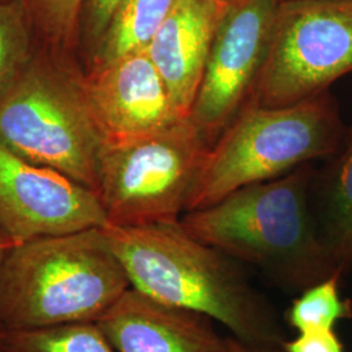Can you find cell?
<instances>
[{
    "mask_svg": "<svg viewBox=\"0 0 352 352\" xmlns=\"http://www.w3.org/2000/svg\"><path fill=\"white\" fill-rule=\"evenodd\" d=\"M312 164L286 175L236 189L180 225L195 239L252 265L282 289L302 292L340 276L317 228L312 208Z\"/></svg>",
    "mask_w": 352,
    "mask_h": 352,
    "instance_id": "obj_2",
    "label": "cell"
},
{
    "mask_svg": "<svg viewBox=\"0 0 352 352\" xmlns=\"http://www.w3.org/2000/svg\"><path fill=\"white\" fill-rule=\"evenodd\" d=\"M129 289L102 228L30 240L0 267V331L97 322Z\"/></svg>",
    "mask_w": 352,
    "mask_h": 352,
    "instance_id": "obj_3",
    "label": "cell"
},
{
    "mask_svg": "<svg viewBox=\"0 0 352 352\" xmlns=\"http://www.w3.org/2000/svg\"><path fill=\"white\" fill-rule=\"evenodd\" d=\"M226 7L215 0H175L146 49L177 109L188 118Z\"/></svg>",
    "mask_w": 352,
    "mask_h": 352,
    "instance_id": "obj_12",
    "label": "cell"
},
{
    "mask_svg": "<svg viewBox=\"0 0 352 352\" xmlns=\"http://www.w3.org/2000/svg\"><path fill=\"white\" fill-rule=\"evenodd\" d=\"M210 148L189 118L151 135L104 141L97 196L107 225L180 221Z\"/></svg>",
    "mask_w": 352,
    "mask_h": 352,
    "instance_id": "obj_6",
    "label": "cell"
},
{
    "mask_svg": "<svg viewBox=\"0 0 352 352\" xmlns=\"http://www.w3.org/2000/svg\"><path fill=\"white\" fill-rule=\"evenodd\" d=\"M351 72L352 0L280 1L251 102L294 104Z\"/></svg>",
    "mask_w": 352,
    "mask_h": 352,
    "instance_id": "obj_7",
    "label": "cell"
},
{
    "mask_svg": "<svg viewBox=\"0 0 352 352\" xmlns=\"http://www.w3.org/2000/svg\"><path fill=\"white\" fill-rule=\"evenodd\" d=\"M82 84L103 142L151 135L188 119L146 49L84 71Z\"/></svg>",
    "mask_w": 352,
    "mask_h": 352,
    "instance_id": "obj_10",
    "label": "cell"
},
{
    "mask_svg": "<svg viewBox=\"0 0 352 352\" xmlns=\"http://www.w3.org/2000/svg\"><path fill=\"white\" fill-rule=\"evenodd\" d=\"M7 1H13V0H0V3H7Z\"/></svg>",
    "mask_w": 352,
    "mask_h": 352,
    "instance_id": "obj_24",
    "label": "cell"
},
{
    "mask_svg": "<svg viewBox=\"0 0 352 352\" xmlns=\"http://www.w3.org/2000/svg\"><path fill=\"white\" fill-rule=\"evenodd\" d=\"M279 0H235L218 24L189 119L213 145L252 101Z\"/></svg>",
    "mask_w": 352,
    "mask_h": 352,
    "instance_id": "obj_8",
    "label": "cell"
},
{
    "mask_svg": "<svg viewBox=\"0 0 352 352\" xmlns=\"http://www.w3.org/2000/svg\"><path fill=\"white\" fill-rule=\"evenodd\" d=\"M175 0H122L101 39L87 58L85 71L148 49Z\"/></svg>",
    "mask_w": 352,
    "mask_h": 352,
    "instance_id": "obj_14",
    "label": "cell"
},
{
    "mask_svg": "<svg viewBox=\"0 0 352 352\" xmlns=\"http://www.w3.org/2000/svg\"><path fill=\"white\" fill-rule=\"evenodd\" d=\"M283 352H344L334 329H311L298 333L295 338L283 340Z\"/></svg>",
    "mask_w": 352,
    "mask_h": 352,
    "instance_id": "obj_20",
    "label": "cell"
},
{
    "mask_svg": "<svg viewBox=\"0 0 352 352\" xmlns=\"http://www.w3.org/2000/svg\"><path fill=\"white\" fill-rule=\"evenodd\" d=\"M102 231L132 289L206 316L244 343L280 347L285 337L273 307L235 260L192 238L180 221Z\"/></svg>",
    "mask_w": 352,
    "mask_h": 352,
    "instance_id": "obj_1",
    "label": "cell"
},
{
    "mask_svg": "<svg viewBox=\"0 0 352 352\" xmlns=\"http://www.w3.org/2000/svg\"><path fill=\"white\" fill-rule=\"evenodd\" d=\"M11 248H12V245L0 235V267H1V264H3L7 253H8Z\"/></svg>",
    "mask_w": 352,
    "mask_h": 352,
    "instance_id": "obj_22",
    "label": "cell"
},
{
    "mask_svg": "<svg viewBox=\"0 0 352 352\" xmlns=\"http://www.w3.org/2000/svg\"><path fill=\"white\" fill-rule=\"evenodd\" d=\"M340 276H333L304 289L287 311V324L298 333L311 329H334L340 320L351 318L352 302L342 299Z\"/></svg>",
    "mask_w": 352,
    "mask_h": 352,
    "instance_id": "obj_18",
    "label": "cell"
},
{
    "mask_svg": "<svg viewBox=\"0 0 352 352\" xmlns=\"http://www.w3.org/2000/svg\"><path fill=\"white\" fill-rule=\"evenodd\" d=\"M228 346L231 352H283L280 347H272V346H254L248 344L234 337L227 338Z\"/></svg>",
    "mask_w": 352,
    "mask_h": 352,
    "instance_id": "obj_21",
    "label": "cell"
},
{
    "mask_svg": "<svg viewBox=\"0 0 352 352\" xmlns=\"http://www.w3.org/2000/svg\"><path fill=\"white\" fill-rule=\"evenodd\" d=\"M346 129L329 90L282 107L250 102L212 145L188 212L236 189L327 160L340 148Z\"/></svg>",
    "mask_w": 352,
    "mask_h": 352,
    "instance_id": "obj_5",
    "label": "cell"
},
{
    "mask_svg": "<svg viewBox=\"0 0 352 352\" xmlns=\"http://www.w3.org/2000/svg\"><path fill=\"white\" fill-rule=\"evenodd\" d=\"M213 322L132 287L97 321L115 352H231Z\"/></svg>",
    "mask_w": 352,
    "mask_h": 352,
    "instance_id": "obj_11",
    "label": "cell"
},
{
    "mask_svg": "<svg viewBox=\"0 0 352 352\" xmlns=\"http://www.w3.org/2000/svg\"><path fill=\"white\" fill-rule=\"evenodd\" d=\"M37 45L23 0L0 3V98L24 72Z\"/></svg>",
    "mask_w": 352,
    "mask_h": 352,
    "instance_id": "obj_16",
    "label": "cell"
},
{
    "mask_svg": "<svg viewBox=\"0 0 352 352\" xmlns=\"http://www.w3.org/2000/svg\"><path fill=\"white\" fill-rule=\"evenodd\" d=\"M315 173L312 208L321 241L342 276L352 269V128Z\"/></svg>",
    "mask_w": 352,
    "mask_h": 352,
    "instance_id": "obj_13",
    "label": "cell"
},
{
    "mask_svg": "<svg viewBox=\"0 0 352 352\" xmlns=\"http://www.w3.org/2000/svg\"><path fill=\"white\" fill-rule=\"evenodd\" d=\"M215 1H218V3L222 4V6H228V4H231V3L235 1V0H215Z\"/></svg>",
    "mask_w": 352,
    "mask_h": 352,
    "instance_id": "obj_23",
    "label": "cell"
},
{
    "mask_svg": "<svg viewBox=\"0 0 352 352\" xmlns=\"http://www.w3.org/2000/svg\"><path fill=\"white\" fill-rule=\"evenodd\" d=\"M0 352H115L97 322L0 331Z\"/></svg>",
    "mask_w": 352,
    "mask_h": 352,
    "instance_id": "obj_15",
    "label": "cell"
},
{
    "mask_svg": "<svg viewBox=\"0 0 352 352\" xmlns=\"http://www.w3.org/2000/svg\"><path fill=\"white\" fill-rule=\"evenodd\" d=\"M122 0H82L78 21V49L88 58Z\"/></svg>",
    "mask_w": 352,
    "mask_h": 352,
    "instance_id": "obj_19",
    "label": "cell"
},
{
    "mask_svg": "<svg viewBox=\"0 0 352 352\" xmlns=\"http://www.w3.org/2000/svg\"><path fill=\"white\" fill-rule=\"evenodd\" d=\"M74 55L37 45L0 98V144L97 193L103 138L89 109Z\"/></svg>",
    "mask_w": 352,
    "mask_h": 352,
    "instance_id": "obj_4",
    "label": "cell"
},
{
    "mask_svg": "<svg viewBox=\"0 0 352 352\" xmlns=\"http://www.w3.org/2000/svg\"><path fill=\"white\" fill-rule=\"evenodd\" d=\"M279 1H286V0H279Z\"/></svg>",
    "mask_w": 352,
    "mask_h": 352,
    "instance_id": "obj_25",
    "label": "cell"
},
{
    "mask_svg": "<svg viewBox=\"0 0 352 352\" xmlns=\"http://www.w3.org/2000/svg\"><path fill=\"white\" fill-rule=\"evenodd\" d=\"M37 43L49 50L74 55L78 49L82 0H23Z\"/></svg>",
    "mask_w": 352,
    "mask_h": 352,
    "instance_id": "obj_17",
    "label": "cell"
},
{
    "mask_svg": "<svg viewBox=\"0 0 352 352\" xmlns=\"http://www.w3.org/2000/svg\"><path fill=\"white\" fill-rule=\"evenodd\" d=\"M104 226L94 190L0 144V235L12 247Z\"/></svg>",
    "mask_w": 352,
    "mask_h": 352,
    "instance_id": "obj_9",
    "label": "cell"
}]
</instances>
